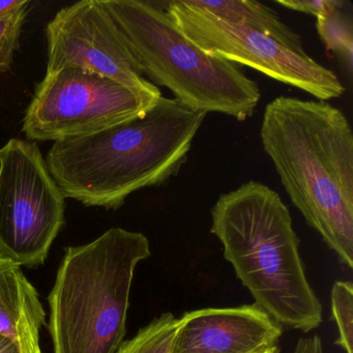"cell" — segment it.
<instances>
[{
  "mask_svg": "<svg viewBox=\"0 0 353 353\" xmlns=\"http://www.w3.org/2000/svg\"><path fill=\"white\" fill-rule=\"evenodd\" d=\"M0 353H22L9 339L0 336Z\"/></svg>",
  "mask_w": 353,
  "mask_h": 353,
  "instance_id": "obj_20",
  "label": "cell"
},
{
  "mask_svg": "<svg viewBox=\"0 0 353 353\" xmlns=\"http://www.w3.org/2000/svg\"><path fill=\"white\" fill-rule=\"evenodd\" d=\"M144 78L168 88L174 100L198 112L239 121L253 117L259 86L235 63L208 54L175 26L162 3L102 0Z\"/></svg>",
  "mask_w": 353,
  "mask_h": 353,
  "instance_id": "obj_5",
  "label": "cell"
},
{
  "mask_svg": "<svg viewBox=\"0 0 353 353\" xmlns=\"http://www.w3.org/2000/svg\"><path fill=\"white\" fill-rule=\"evenodd\" d=\"M46 313L21 266L0 256V336L22 353H43L40 330Z\"/></svg>",
  "mask_w": 353,
  "mask_h": 353,
  "instance_id": "obj_11",
  "label": "cell"
},
{
  "mask_svg": "<svg viewBox=\"0 0 353 353\" xmlns=\"http://www.w3.org/2000/svg\"><path fill=\"white\" fill-rule=\"evenodd\" d=\"M278 5L291 11L301 12L315 16L316 18L324 17L336 11L343 6L341 0H276Z\"/></svg>",
  "mask_w": 353,
  "mask_h": 353,
  "instance_id": "obj_17",
  "label": "cell"
},
{
  "mask_svg": "<svg viewBox=\"0 0 353 353\" xmlns=\"http://www.w3.org/2000/svg\"><path fill=\"white\" fill-rule=\"evenodd\" d=\"M290 353H324L323 345L319 336H303L297 341Z\"/></svg>",
  "mask_w": 353,
  "mask_h": 353,
  "instance_id": "obj_18",
  "label": "cell"
},
{
  "mask_svg": "<svg viewBox=\"0 0 353 353\" xmlns=\"http://www.w3.org/2000/svg\"><path fill=\"white\" fill-rule=\"evenodd\" d=\"M210 232L259 305L282 327L310 332L323 320L299 254V239L280 195L258 181L222 194L212 206Z\"/></svg>",
  "mask_w": 353,
  "mask_h": 353,
  "instance_id": "obj_3",
  "label": "cell"
},
{
  "mask_svg": "<svg viewBox=\"0 0 353 353\" xmlns=\"http://www.w3.org/2000/svg\"><path fill=\"white\" fill-rule=\"evenodd\" d=\"M157 102L104 76L65 68L37 85L22 131L32 141L84 137L141 117Z\"/></svg>",
  "mask_w": 353,
  "mask_h": 353,
  "instance_id": "obj_7",
  "label": "cell"
},
{
  "mask_svg": "<svg viewBox=\"0 0 353 353\" xmlns=\"http://www.w3.org/2000/svg\"><path fill=\"white\" fill-rule=\"evenodd\" d=\"M205 117L162 96L141 117L54 142L47 166L65 198L119 210L131 194L179 172Z\"/></svg>",
  "mask_w": 353,
  "mask_h": 353,
  "instance_id": "obj_2",
  "label": "cell"
},
{
  "mask_svg": "<svg viewBox=\"0 0 353 353\" xmlns=\"http://www.w3.org/2000/svg\"><path fill=\"white\" fill-rule=\"evenodd\" d=\"M65 197L38 144L12 138L0 148V256L37 268L65 224Z\"/></svg>",
  "mask_w": 353,
  "mask_h": 353,
  "instance_id": "obj_6",
  "label": "cell"
},
{
  "mask_svg": "<svg viewBox=\"0 0 353 353\" xmlns=\"http://www.w3.org/2000/svg\"><path fill=\"white\" fill-rule=\"evenodd\" d=\"M179 318L170 312L161 314L125 341L115 353H171Z\"/></svg>",
  "mask_w": 353,
  "mask_h": 353,
  "instance_id": "obj_14",
  "label": "cell"
},
{
  "mask_svg": "<svg viewBox=\"0 0 353 353\" xmlns=\"http://www.w3.org/2000/svg\"><path fill=\"white\" fill-rule=\"evenodd\" d=\"M283 327L256 303L185 312L171 353H257L278 346Z\"/></svg>",
  "mask_w": 353,
  "mask_h": 353,
  "instance_id": "obj_10",
  "label": "cell"
},
{
  "mask_svg": "<svg viewBox=\"0 0 353 353\" xmlns=\"http://www.w3.org/2000/svg\"><path fill=\"white\" fill-rule=\"evenodd\" d=\"M190 3L221 19L263 32L296 52L305 53L301 37L281 20L276 12L263 3L250 0H190Z\"/></svg>",
  "mask_w": 353,
  "mask_h": 353,
  "instance_id": "obj_12",
  "label": "cell"
},
{
  "mask_svg": "<svg viewBox=\"0 0 353 353\" xmlns=\"http://www.w3.org/2000/svg\"><path fill=\"white\" fill-rule=\"evenodd\" d=\"M257 353H280V348H279V346H274L272 348L266 349V350L260 351Z\"/></svg>",
  "mask_w": 353,
  "mask_h": 353,
  "instance_id": "obj_21",
  "label": "cell"
},
{
  "mask_svg": "<svg viewBox=\"0 0 353 353\" xmlns=\"http://www.w3.org/2000/svg\"><path fill=\"white\" fill-rule=\"evenodd\" d=\"M162 5L177 28L208 54L257 70L318 101L326 102L344 94L345 88L336 74L307 53L296 52L263 32L206 13L190 0Z\"/></svg>",
  "mask_w": 353,
  "mask_h": 353,
  "instance_id": "obj_8",
  "label": "cell"
},
{
  "mask_svg": "<svg viewBox=\"0 0 353 353\" xmlns=\"http://www.w3.org/2000/svg\"><path fill=\"white\" fill-rule=\"evenodd\" d=\"M152 255L141 232L109 229L69 247L48 296L54 353H115L127 332L134 274Z\"/></svg>",
  "mask_w": 353,
  "mask_h": 353,
  "instance_id": "obj_4",
  "label": "cell"
},
{
  "mask_svg": "<svg viewBox=\"0 0 353 353\" xmlns=\"http://www.w3.org/2000/svg\"><path fill=\"white\" fill-rule=\"evenodd\" d=\"M30 0H7V1L0 0V18L15 13L22 8L30 6Z\"/></svg>",
  "mask_w": 353,
  "mask_h": 353,
  "instance_id": "obj_19",
  "label": "cell"
},
{
  "mask_svg": "<svg viewBox=\"0 0 353 353\" xmlns=\"http://www.w3.org/2000/svg\"><path fill=\"white\" fill-rule=\"evenodd\" d=\"M332 317L338 327L334 344L346 353H353V285L349 281H336L330 292Z\"/></svg>",
  "mask_w": 353,
  "mask_h": 353,
  "instance_id": "obj_15",
  "label": "cell"
},
{
  "mask_svg": "<svg viewBox=\"0 0 353 353\" xmlns=\"http://www.w3.org/2000/svg\"><path fill=\"white\" fill-rule=\"evenodd\" d=\"M28 6L0 18V74L11 70L14 55L20 47L22 28L28 17Z\"/></svg>",
  "mask_w": 353,
  "mask_h": 353,
  "instance_id": "obj_16",
  "label": "cell"
},
{
  "mask_svg": "<svg viewBox=\"0 0 353 353\" xmlns=\"http://www.w3.org/2000/svg\"><path fill=\"white\" fill-rule=\"evenodd\" d=\"M46 40V74L78 68L152 100L162 97L160 88L144 78L102 0H82L63 8L47 24Z\"/></svg>",
  "mask_w": 353,
  "mask_h": 353,
  "instance_id": "obj_9",
  "label": "cell"
},
{
  "mask_svg": "<svg viewBox=\"0 0 353 353\" xmlns=\"http://www.w3.org/2000/svg\"><path fill=\"white\" fill-rule=\"evenodd\" d=\"M260 139L307 224L339 261L353 268V134L324 101L281 96L268 103Z\"/></svg>",
  "mask_w": 353,
  "mask_h": 353,
  "instance_id": "obj_1",
  "label": "cell"
},
{
  "mask_svg": "<svg viewBox=\"0 0 353 353\" xmlns=\"http://www.w3.org/2000/svg\"><path fill=\"white\" fill-rule=\"evenodd\" d=\"M343 6L324 17L316 18V30L326 49L338 57L349 75L353 65V26Z\"/></svg>",
  "mask_w": 353,
  "mask_h": 353,
  "instance_id": "obj_13",
  "label": "cell"
}]
</instances>
